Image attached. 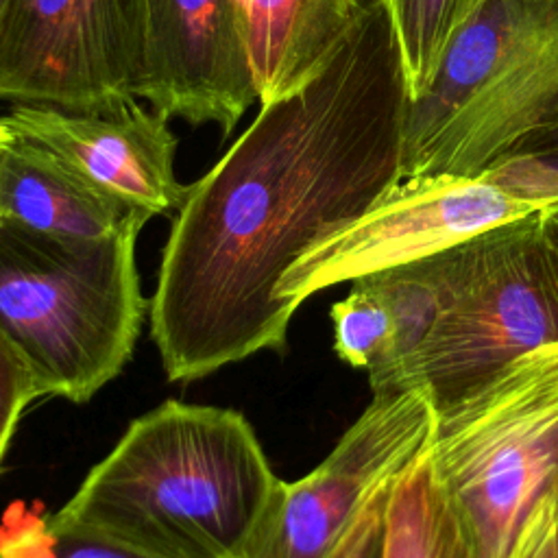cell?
<instances>
[{"label":"cell","mask_w":558,"mask_h":558,"mask_svg":"<svg viewBox=\"0 0 558 558\" xmlns=\"http://www.w3.org/2000/svg\"><path fill=\"white\" fill-rule=\"evenodd\" d=\"M399 475V473H397ZM395 475V477H397ZM381 482L357 510L349 527L342 532L340 541L331 549L329 558H379L384 538V512L392 480Z\"/></svg>","instance_id":"cell-20"},{"label":"cell","mask_w":558,"mask_h":558,"mask_svg":"<svg viewBox=\"0 0 558 558\" xmlns=\"http://www.w3.org/2000/svg\"><path fill=\"white\" fill-rule=\"evenodd\" d=\"M541 214L438 253L442 307L425 340L373 395L418 386L440 408L514 357L558 342V257Z\"/></svg>","instance_id":"cell-6"},{"label":"cell","mask_w":558,"mask_h":558,"mask_svg":"<svg viewBox=\"0 0 558 558\" xmlns=\"http://www.w3.org/2000/svg\"><path fill=\"white\" fill-rule=\"evenodd\" d=\"M360 279V277H357ZM384 299L395 323V349L386 368L371 375V390L386 386L392 371L425 340L442 307V270L440 257L429 255L403 266L364 275Z\"/></svg>","instance_id":"cell-15"},{"label":"cell","mask_w":558,"mask_h":558,"mask_svg":"<svg viewBox=\"0 0 558 558\" xmlns=\"http://www.w3.org/2000/svg\"><path fill=\"white\" fill-rule=\"evenodd\" d=\"M262 105L307 83L344 41L364 0H240Z\"/></svg>","instance_id":"cell-13"},{"label":"cell","mask_w":558,"mask_h":558,"mask_svg":"<svg viewBox=\"0 0 558 558\" xmlns=\"http://www.w3.org/2000/svg\"><path fill=\"white\" fill-rule=\"evenodd\" d=\"M538 211L486 172L405 177L368 211L301 257L279 281L277 299L294 316L320 290L436 255Z\"/></svg>","instance_id":"cell-8"},{"label":"cell","mask_w":558,"mask_h":558,"mask_svg":"<svg viewBox=\"0 0 558 558\" xmlns=\"http://www.w3.org/2000/svg\"><path fill=\"white\" fill-rule=\"evenodd\" d=\"M37 397H41V392L33 373L0 331V464L20 416Z\"/></svg>","instance_id":"cell-19"},{"label":"cell","mask_w":558,"mask_h":558,"mask_svg":"<svg viewBox=\"0 0 558 558\" xmlns=\"http://www.w3.org/2000/svg\"><path fill=\"white\" fill-rule=\"evenodd\" d=\"M541 220H543V229H545V235L558 257V207H551V209H545L541 214Z\"/></svg>","instance_id":"cell-23"},{"label":"cell","mask_w":558,"mask_h":558,"mask_svg":"<svg viewBox=\"0 0 558 558\" xmlns=\"http://www.w3.org/2000/svg\"><path fill=\"white\" fill-rule=\"evenodd\" d=\"M408 107L386 2L364 0L320 72L262 105L187 185L148 301L168 381L286 351L292 316L279 281L403 179Z\"/></svg>","instance_id":"cell-1"},{"label":"cell","mask_w":558,"mask_h":558,"mask_svg":"<svg viewBox=\"0 0 558 558\" xmlns=\"http://www.w3.org/2000/svg\"><path fill=\"white\" fill-rule=\"evenodd\" d=\"M0 220L57 238L102 240L131 229L142 231L150 216L89 183L48 150L4 131Z\"/></svg>","instance_id":"cell-12"},{"label":"cell","mask_w":558,"mask_h":558,"mask_svg":"<svg viewBox=\"0 0 558 558\" xmlns=\"http://www.w3.org/2000/svg\"><path fill=\"white\" fill-rule=\"evenodd\" d=\"M137 98L229 135L257 100L240 0H150Z\"/></svg>","instance_id":"cell-10"},{"label":"cell","mask_w":558,"mask_h":558,"mask_svg":"<svg viewBox=\"0 0 558 558\" xmlns=\"http://www.w3.org/2000/svg\"><path fill=\"white\" fill-rule=\"evenodd\" d=\"M410 100L434 78L447 48L484 0H384Z\"/></svg>","instance_id":"cell-16"},{"label":"cell","mask_w":558,"mask_h":558,"mask_svg":"<svg viewBox=\"0 0 558 558\" xmlns=\"http://www.w3.org/2000/svg\"><path fill=\"white\" fill-rule=\"evenodd\" d=\"M333 351L353 368L371 375L388 366L395 349V323L388 305L366 279H353L344 299L331 305Z\"/></svg>","instance_id":"cell-18"},{"label":"cell","mask_w":558,"mask_h":558,"mask_svg":"<svg viewBox=\"0 0 558 558\" xmlns=\"http://www.w3.org/2000/svg\"><path fill=\"white\" fill-rule=\"evenodd\" d=\"M514 558H558V486L527 517Z\"/></svg>","instance_id":"cell-21"},{"label":"cell","mask_w":558,"mask_h":558,"mask_svg":"<svg viewBox=\"0 0 558 558\" xmlns=\"http://www.w3.org/2000/svg\"><path fill=\"white\" fill-rule=\"evenodd\" d=\"M0 558H159L98 530L39 514L24 506L0 523Z\"/></svg>","instance_id":"cell-17"},{"label":"cell","mask_w":558,"mask_h":558,"mask_svg":"<svg viewBox=\"0 0 558 558\" xmlns=\"http://www.w3.org/2000/svg\"><path fill=\"white\" fill-rule=\"evenodd\" d=\"M379 558H471L429 445L390 484Z\"/></svg>","instance_id":"cell-14"},{"label":"cell","mask_w":558,"mask_h":558,"mask_svg":"<svg viewBox=\"0 0 558 558\" xmlns=\"http://www.w3.org/2000/svg\"><path fill=\"white\" fill-rule=\"evenodd\" d=\"M279 484L242 412L168 399L54 514L159 558H244Z\"/></svg>","instance_id":"cell-2"},{"label":"cell","mask_w":558,"mask_h":558,"mask_svg":"<svg viewBox=\"0 0 558 558\" xmlns=\"http://www.w3.org/2000/svg\"><path fill=\"white\" fill-rule=\"evenodd\" d=\"M150 0H7L0 98L68 111L137 100Z\"/></svg>","instance_id":"cell-7"},{"label":"cell","mask_w":558,"mask_h":558,"mask_svg":"<svg viewBox=\"0 0 558 558\" xmlns=\"http://www.w3.org/2000/svg\"><path fill=\"white\" fill-rule=\"evenodd\" d=\"M434 423L425 388L373 395L314 471L281 480L244 558H329L368 495L429 445Z\"/></svg>","instance_id":"cell-9"},{"label":"cell","mask_w":558,"mask_h":558,"mask_svg":"<svg viewBox=\"0 0 558 558\" xmlns=\"http://www.w3.org/2000/svg\"><path fill=\"white\" fill-rule=\"evenodd\" d=\"M137 235L74 240L0 220V331L41 397L85 403L131 360L148 310Z\"/></svg>","instance_id":"cell-3"},{"label":"cell","mask_w":558,"mask_h":558,"mask_svg":"<svg viewBox=\"0 0 558 558\" xmlns=\"http://www.w3.org/2000/svg\"><path fill=\"white\" fill-rule=\"evenodd\" d=\"M510 155L530 157V159L543 163L545 168H549V170H554L558 174V122L547 126V129H543V131H538V133H534V135H530Z\"/></svg>","instance_id":"cell-22"},{"label":"cell","mask_w":558,"mask_h":558,"mask_svg":"<svg viewBox=\"0 0 558 558\" xmlns=\"http://www.w3.org/2000/svg\"><path fill=\"white\" fill-rule=\"evenodd\" d=\"M0 124L150 218L172 214L183 203L187 185L174 174L177 135L163 116L137 100L113 111L17 102Z\"/></svg>","instance_id":"cell-11"},{"label":"cell","mask_w":558,"mask_h":558,"mask_svg":"<svg viewBox=\"0 0 558 558\" xmlns=\"http://www.w3.org/2000/svg\"><path fill=\"white\" fill-rule=\"evenodd\" d=\"M4 4H7V0H0V15H2V9H4Z\"/></svg>","instance_id":"cell-24"},{"label":"cell","mask_w":558,"mask_h":558,"mask_svg":"<svg viewBox=\"0 0 558 558\" xmlns=\"http://www.w3.org/2000/svg\"><path fill=\"white\" fill-rule=\"evenodd\" d=\"M2 133H4V131H2V126H0V137H2Z\"/></svg>","instance_id":"cell-25"},{"label":"cell","mask_w":558,"mask_h":558,"mask_svg":"<svg viewBox=\"0 0 558 558\" xmlns=\"http://www.w3.org/2000/svg\"><path fill=\"white\" fill-rule=\"evenodd\" d=\"M429 453L471 558H514L527 517L558 486V342L436 408Z\"/></svg>","instance_id":"cell-5"},{"label":"cell","mask_w":558,"mask_h":558,"mask_svg":"<svg viewBox=\"0 0 558 558\" xmlns=\"http://www.w3.org/2000/svg\"><path fill=\"white\" fill-rule=\"evenodd\" d=\"M558 122V0H484L403 129L405 177H477Z\"/></svg>","instance_id":"cell-4"}]
</instances>
